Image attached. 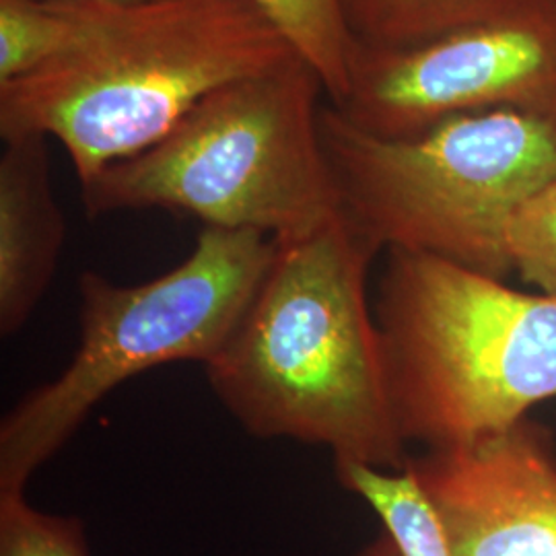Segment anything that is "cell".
<instances>
[{"instance_id": "obj_1", "label": "cell", "mask_w": 556, "mask_h": 556, "mask_svg": "<svg viewBox=\"0 0 556 556\" xmlns=\"http://www.w3.org/2000/svg\"><path fill=\"white\" fill-rule=\"evenodd\" d=\"M379 250L340 213L277 254L204 369L239 425L328 447L334 466L404 470L367 278Z\"/></svg>"}, {"instance_id": "obj_2", "label": "cell", "mask_w": 556, "mask_h": 556, "mask_svg": "<svg viewBox=\"0 0 556 556\" xmlns=\"http://www.w3.org/2000/svg\"><path fill=\"white\" fill-rule=\"evenodd\" d=\"M293 56L254 0L103 2L73 52L0 85V137L59 140L83 186L213 91Z\"/></svg>"}, {"instance_id": "obj_3", "label": "cell", "mask_w": 556, "mask_h": 556, "mask_svg": "<svg viewBox=\"0 0 556 556\" xmlns=\"http://www.w3.org/2000/svg\"><path fill=\"white\" fill-rule=\"evenodd\" d=\"M400 438L425 452L495 438L556 397V298L388 250L374 303Z\"/></svg>"}, {"instance_id": "obj_4", "label": "cell", "mask_w": 556, "mask_h": 556, "mask_svg": "<svg viewBox=\"0 0 556 556\" xmlns=\"http://www.w3.org/2000/svg\"><path fill=\"white\" fill-rule=\"evenodd\" d=\"M321 96L301 56L220 87L160 142L83 184L87 217L163 208L280 241L316 231L342 213L319 135Z\"/></svg>"}, {"instance_id": "obj_5", "label": "cell", "mask_w": 556, "mask_h": 556, "mask_svg": "<svg viewBox=\"0 0 556 556\" xmlns=\"http://www.w3.org/2000/svg\"><path fill=\"white\" fill-rule=\"evenodd\" d=\"M319 135L342 215L379 252L429 254L489 277L514 270L507 225L556 179L555 126L511 110L454 116L415 139H381L328 103Z\"/></svg>"}, {"instance_id": "obj_6", "label": "cell", "mask_w": 556, "mask_h": 556, "mask_svg": "<svg viewBox=\"0 0 556 556\" xmlns=\"http://www.w3.org/2000/svg\"><path fill=\"white\" fill-rule=\"evenodd\" d=\"M277 254V239L204 227L192 254L161 277L116 285L79 278V349L59 378L38 386L0 425V493L27 482L118 386L179 361L219 353Z\"/></svg>"}, {"instance_id": "obj_7", "label": "cell", "mask_w": 556, "mask_h": 556, "mask_svg": "<svg viewBox=\"0 0 556 556\" xmlns=\"http://www.w3.org/2000/svg\"><path fill=\"white\" fill-rule=\"evenodd\" d=\"M338 112L381 139L511 110L556 128V0H516L495 17L408 50L355 46Z\"/></svg>"}, {"instance_id": "obj_8", "label": "cell", "mask_w": 556, "mask_h": 556, "mask_svg": "<svg viewBox=\"0 0 556 556\" xmlns=\"http://www.w3.org/2000/svg\"><path fill=\"white\" fill-rule=\"evenodd\" d=\"M452 556H556L555 433L532 418L406 466Z\"/></svg>"}, {"instance_id": "obj_9", "label": "cell", "mask_w": 556, "mask_h": 556, "mask_svg": "<svg viewBox=\"0 0 556 556\" xmlns=\"http://www.w3.org/2000/svg\"><path fill=\"white\" fill-rule=\"evenodd\" d=\"M43 137L4 140L0 155V332L31 318L59 268L66 223Z\"/></svg>"}, {"instance_id": "obj_10", "label": "cell", "mask_w": 556, "mask_h": 556, "mask_svg": "<svg viewBox=\"0 0 556 556\" xmlns=\"http://www.w3.org/2000/svg\"><path fill=\"white\" fill-rule=\"evenodd\" d=\"M516 0H338L351 38L367 50H408L491 20Z\"/></svg>"}, {"instance_id": "obj_11", "label": "cell", "mask_w": 556, "mask_h": 556, "mask_svg": "<svg viewBox=\"0 0 556 556\" xmlns=\"http://www.w3.org/2000/svg\"><path fill=\"white\" fill-rule=\"evenodd\" d=\"M103 2L0 0V85L27 77L73 52Z\"/></svg>"}, {"instance_id": "obj_12", "label": "cell", "mask_w": 556, "mask_h": 556, "mask_svg": "<svg viewBox=\"0 0 556 556\" xmlns=\"http://www.w3.org/2000/svg\"><path fill=\"white\" fill-rule=\"evenodd\" d=\"M299 56L307 60L324 83L326 98L340 105L351 87L355 41L338 0H254Z\"/></svg>"}, {"instance_id": "obj_13", "label": "cell", "mask_w": 556, "mask_h": 556, "mask_svg": "<svg viewBox=\"0 0 556 556\" xmlns=\"http://www.w3.org/2000/svg\"><path fill=\"white\" fill-rule=\"evenodd\" d=\"M505 241L519 277L556 298V179L517 206Z\"/></svg>"}, {"instance_id": "obj_14", "label": "cell", "mask_w": 556, "mask_h": 556, "mask_svg": "<svg viewBox=\"0 0 556 556\" xmlns=\"http://www.w3.org/2000/svg\"><path fill=\"white\" fill-rule=\"evenodd\" d=\"M0 556H89L79 517L31 507L25 493H0Z\"/></svg>"}, {"instance_id": "obj_15", "label": "cell", "mask_w": 556, "mask_h": 556, "mask_svg": "<svg viewBox=\"0 0 556 556\" xmlns=\"http://www.w3.org/2000/svg\"><path fill=\"white\" fill-rule=\"evenodd\" d=\"M91 2H119V4H132V2H147V0H91Z\"/></svg>"}]
</instances>
